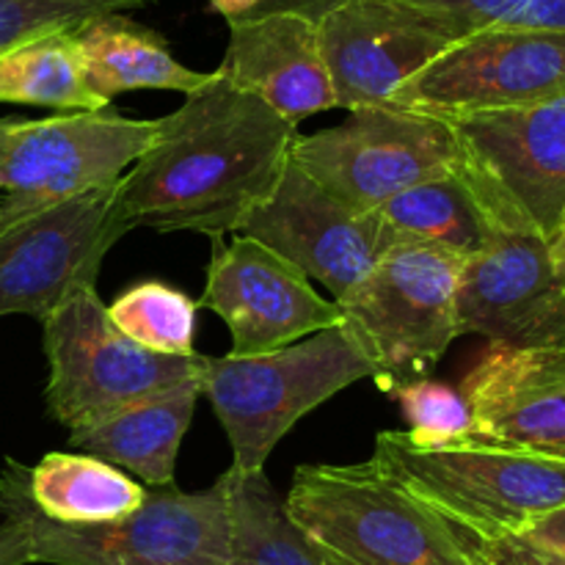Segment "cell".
<instances>
[{"instance_id":"cell-14","label":"cell","mask_w":565,"mask_h":565,"mask_svg":"<svg viewBox=\"0 0 565 565\" xmlns=\"http://www.w3.org/2000/svg\"><path fill=\"white\" fill-rule=\"evenodd\" d=\"M199 307L224 320L235 359L265 356L342 323V309L326 301L298 265L246 235L230 243L213 237Z\"/></svg>"},{"instance_id":"cell-23","label":"cell","mask_w":565,"mask_h":565,"mask_svg":"<svg viewBox=\"0 0 565 565\" xmlns=\"http://www.w3.org/2000/svg\"><path fill=\"white\" fill-rule=\"evenodd\" d=\"M375 213L408 241L430 243L458 257H475L500 237L456 169L408 188Z\"/></svg>"},{"instance_id":"cell-27","label":"cell","mask_w":565,"mask_h":565,"mask_svg":"<svg viewBox=\"0 0 565 565\" xmlns=\"http://www.w3.org/2000/svg\"><path fill=\"white\" fill-rule=\"evenodd\" d=\"M154 0H0V53L39 33L77 28L103 14H130Z\"/></svg>"},{"instance_id":"cell-2","label":"cell","mask_w":565,"mask_h":565,"mask_svg":"<svg viewBox=\"0 0 565 565\" xmlns=\"http://www.w3.org/2000/svg\"><path fill=\"white\" fill-rule=\"evenodd\" d=\"M370 461L414 502L478 541L522 535L565 505V461L483 439L417 447L384 430Z\"/></svg>"},{"instance_id":"cell-9","label":"cell","mask_w":565,"mask_h":565,"mask_svg":"<svg viewBox=\"0 0 565 565\" xmlns=\"http://www.w3.org/2000/svg\"><path fill=\"white\" fill-rule=\"evenodd\" d=\"M158 119H127L114 105L50 119H0V226L119 182L147 152Z\"/></svg>"},{"instance_id":"cell-15","label":"cell","mask_w":565,"mask_h":565,"mask_svg":"<svg viewBox=\"0 0 565 565\" xmlns=\"http://www.w3.org/2000/svg\"><path fill=\"white\" fill-rule=\"evenodd\" d=\"M237 235L254 237L290 259L309 279L334 292L353 290L386 252L408 241L379 213H356L296 163H287L276 191L248 215Z\"/></svg>"},{"instance_id":"cell-19","label":"cell","mask_w":565,"mask_h":565,"mask_svg":"<svg viewBox=\"0 0 565 565\" xmlns=\"http://www.w3.org/2000/svg\"><path fill=\"white\" fill-rule=\"evenodd\" d=\"M199 397V379L188 381L163 395L70 428V445L77 452L127 469L147 483V489H166L174 486L177 456L193 423Z\"/></svg>"},{"instance_id":"cell-31","label":"cell","mask_w":565,"mask_h":565,"mask_svg":"<svg viewBox=\"0 0 565 565\" xmlns=\"http://www.w3.org/2000/svg\"><path fill=\"white\" fill-rule=\"evenodd\" d=\"M516 539H524V541H530V544L546 546V550L563 552L565 555V505L561 508V511L550 513V516H544V519H539L535 524H530V527L524 530L522 535H516Z\"/></svg>"},{"instance_id":"cell-30","label":"cell","mask_w":565,"mask_h":565,"mask_svg":"<svg viewBox=\"0 0 565 565\" xmlns=\"http://www.w3.org/2000/svg\"><path fill=\"white\" fill-rule=\"evenodd\" d=\"M461 535L467 541V552L472 557V565H565L563 552L530 544V541L516 539V535L500 541H478L467 533Z\"/></svg>"},{"instance_id":"cell-13","label":"cell","mask_w":565,"mask_h":565,"mask_svg":"<svg viewBox=\"0 0 565 565\" xmlns=\"http://www.w3.org/2000/svg\"><path fill=\"white\" fill-rule=\"evenodd\" d=\"M337 108L390 105L392 94L458 42L461 31L412 0H345L318 22Z\"/></svg>"},{"instance_id":"cell-22","label":"cell","mask_w":565,"mask_h":565,"mask_svg":"<svg viewBox=\"0 0 565 565\" xmlns=\"http://www.w3.org/2000/svg\"><path fill=\"white\" fill-rule=\"evenodd\" d=\"M0 103L36 105L58 114L103 110L110 103L86 81L75 28L39 33L0 53Z\"/></svg>"},{"instance_id":"cell-29","label":"cell","mask_w":565,"mask_h":565,"mask_svg":"<svg viewBox=\"0 0 565 565\" xmlns=\"http://www.w3.org/2000/svg\"><path fill=\"white\" fill-rule=\"evenodd\" d=\"M340 3H345V0H207L210 11L224 17L230 28L274 14H298L320 22Z\"/></svg>"},{"instance_id":"cell-21","label":"cell","mask_w":565,"mask_h":565,"mask_svg":"<svg viewBox=\"0 0 565 565\" xmlns=\"http://www.w3.org/2000/svg\"><path fill=\"white\" fill-rule=\"evenodd\" d=\"M25 486L39 516L64 527L121 522L147 500L141 483L86 452H47L36 467H28Z\"/></svg>"},{"instance_id":"cell-5","label":"cell","mask_w":565,"mask_h":565,"mask_svg":"<svg viewBox=\"0 0 565 565\" xmlns=\"http://www.w3.org/2000/svg\"><path fill=\"white\" fill-rule=\"evenodd\" d=\"M362 379H375V367L342 326H331L265 356H204L199 384L232 445L230 469L252 475L265 472L298 419Z\"/></svg>"},{"instance_id":"cell-3","label":"cell","mask_w":565,"mask_h":565,"mask_svg":"<svg viewBox=\"0 0 565 565\" xmlns=\"http://www.w3.org/2000/svg\"><path fill=\"white\" fill-rule=\"evenodd\" d=\"M28 467L6 458L0 472V516L25 527L33 563L114 565H235L230 489L221 475L210 489L185 494L177 486L147 489L132 516L99 527H64L39 516L28 500Z\"/></svg>"},{"instance_id":"cell-28","label":"cell","mask_w":565,"mask_h":565,"mask_svg":"<svg viewBox=\"0 0 565 565\" xmlns=\"http://www.w3.org/2000/svg\"><path fill=\"white\" fill-rule=\"evenodd\" d=\"M445 14L461 36L491 28L565 31V0H412Z\"/></svg>"},{"instance_id":"cell-33","label":"cell","mask_w":565,"mask_h":565,"mask_svg":"<svg viewBox=\"0 0 565 565\" xmlns=\"http://www.w3.org/2000/svg\"><path fill=\"white\" fill-rule=\"evenodd\" d=\"M546 252H550L552 274H555L557 285H561L565 290V218H563V224L557 226L555 235L546 241Z\"/></svg>"},{"instance_id":"cell-34","label":"cell","mask_w":565,"mask_h":565,"mask_svg":"<svg viewBox=\"0 0 565 565\" xmlns=\"http://www.w3.org/2000/svg\"><path fill=\"white\" fill-rule=\"evenodd\" d=\"M114 565H152V563H136V561H121V563H114Z\"/></svg>"},{"instance_id":"cell-25","label":"cell","mask_w":565,"mask_h":565,"mask_svg":"<svg viewBox=\"0 0 565 565\" xmlns=\"http://www.w3.org/2000/svg\"><path fill=\"white\" fill-rule=\"evenodd\" d=\"M110 320L132 342L163 356H196L199 301L163 281H141L108 307Z\"/></svg>"},{"instance_id":"cell-10","label":"cell","mask_w":565,"mask_h":565,"mask_svg":"<svg viewBox=\"0 0 565 565\" xmlns=\"http://www.w3.org/2000/svg\"><path fill=\"white\" fill-rule=\"evenodd\" d=\"M290 160L345 207L375 213L408 188L450 174L458 141L447 121L381 105L351 110L337 127L296 136Z\"/></svg>"},{"instance_id":"cell-12","label":"cell","mask_w":565,"mask_h":565,"mask_svg":"<svg viewBox=\"0 0 565 565\" xmlns=\"http://www.w3.org/2000/svg\"><path fill=\"white\" fill-rule=\"evenodd\" d=\"M116 185L0 226V315L44 323L72 292L97 287L105 254L132 232L116 215Z\"/></svg>"},{"instance_id":"cell-4","label":"cell","mask_w":565,"mask_h":565,"mask_svg":"<svg viewBox=\"0 0 565 565\" xmlns=\"http://www.w3.org/2000/svg\"><path fill=\"white\" fill-rule=\"evenodd\" d=\"M285 513L337 565H472L463 535L373 461L298 467Z\"/></svg>"},{"instance_id":"cell-17","label":"cell","mask_w":565,"mask_h":565,"mask_svg":"<svg viewBox=\"0 0 565 565\" xmlns=\"http://www.w3.org/2000/svg\"><path fill=\"white\" fill-rule=\"evenodd\" d=\"M461 395L478 439L565 461V351L489 342Z\"/></svg>"},{"instance_id":"cell-20","label":"cell","mask_w":565,"mask_h":565,"mask_svg":"<svg viewBox=\"0 0 565 565\" xmlns=\"http://www.w3.org/2000/svg\"><path fill=\"white\" fill-rule=\"evenodd\" d=\"M86 81L105 103L125 92L160 88L193 94L213 81V72L188 70L174 58L166 39L130 14H103L75 28Z\"/></svg>"},{"instance_id":"cell-16","label":"cell","mask_w":565,"mask_h":565,"mask_svg":"<svg viewBox=\"0 0 565 565\" xmlns=\"http://www.w3.org/2000/svg\"><path fill=\"white\" fill-rule=\"evenodd\" d=\"M491 345L565 351V290L552 274L546 241L500 235L467 257L458 287V337Z\"/></svg>"},{"instance_id":"cell-1","label":"cell","mask_w":565,"mask_h":565,"mask_svg":"<svg viewBox=\"0 0 565 565\" xmlns=\"http://www.w3.org/2000/svg\"><path fill=\"white\" fill-rule=\"evenodd\" d=\"M298 130L221 70L174 114L158 119L147 152L116 185L130 230L237 235L276 191Z\"/></svg>"},{"instance_id":"cell-7","label":"cell","mask_w":565,"mask_h":565,"mask_svg":"<svg viewBox=\"0 0 565 565\" xmlns=\"http://www.w3.org/2000/svg\"><path fill=\"white\" fill-rule=\"evenodd\" d=\"M50 364L44 403L66 428L94 423L127 406L196 381L204 356H163L132 342L110 320L97 287L72 292L42 323Z\"/></svg>"},{"instance_id":"cell-24","label":"cell","mask_w":565,"mask_h":565,"mask_svg":"<svg viewBox=\"0 0 565 565\" xmlns=\"http://www.w3.org/2000/svg\"><path fill=\"white\" fill-rule=\"evenodd\" d=\"M235 565H337L285 513L265 472L226 469Z\"/></svg>"},{"instance_id":"cell-26","label":"cell","mask_w":565,"mask_h":565,"mask_svg":"<svg viewBox=\"0 0 565 565\" xmlns=\"http://www.w3.org/2000/svg\"><path fill=\"white\" fill-rule=\"evenodd\" d=\"M403 408L408 430L406 439L417 447H441L456 441L478 439L475 436L472 412L461 390L441 381H401L384 390Z\"/></svg>"},{"instance_id":"cell-11","label":"cell","mask_w":565,"mask_h":565,"mask_svg":"<svg viewBox=\"0 0 565 565\" xmlns=\"http://www.w3.org/2000/svg\"><path fill=\"white\" fill-rule=\"evenodd\" d=\"M565 97V31L491 28L458 39L392 94V108L456 121Z\"/></svg>"},{"instance_id":"cell-32","label":"cell","mask_w":565,"mask_h":565,"mask_svg":"<svg viewBox=\"0 0 565 565\" xmlns=\"http://www.w3.org/2000/svg\"><path fill=\"white\" fill-rule=\"evenodd\" d=\"M33 563L31 539L25 527L14 522L0 524V565H28Z\"/></svg>"},{"instance_id":"cell-8","label":"cell","mask_w":565,"mask_h":565,"mask_svg":"<svg viewBox=\"0 0 565 565\" xmlns=\"http://www.w3.org/2000/svg\"><path fill=\"white\" fill-rule=\"evenodd\" d=\"M447 125L456 171L497 232L550 241L565 218V97Z\"/></svg>"},{"instance_id":"cell-6","label":"cell","mask_w":565,"mask_h":565,"mask_svg":"<svg viewBox=\"0 0 565 565\" xmlns=\"http://www.w3.org/2000/svg\"><path fill=\"white\" fill-rule=\"evenodd\" d=\"M467 259L419 241L397 243L334 301L342 329L375 367L381 390L412 381L458 340V287Z\"/></svg>"},{"instance_id":"cell-18","label":"cell","mask_w":565,"mask_h":565,"mask_svg":"<svg viewBox=\"0 0 565 565\" xmlns=\"http://www.w3.org/2000/svg\"><path fill=\"white\" fill-rule=\"evenodd\" d=\"M232 86L263 99L292 127L337 108L334 86L320 53L318 22L274 14L230 28V47L218 66Z\"/></svg>"}]
</instances>
